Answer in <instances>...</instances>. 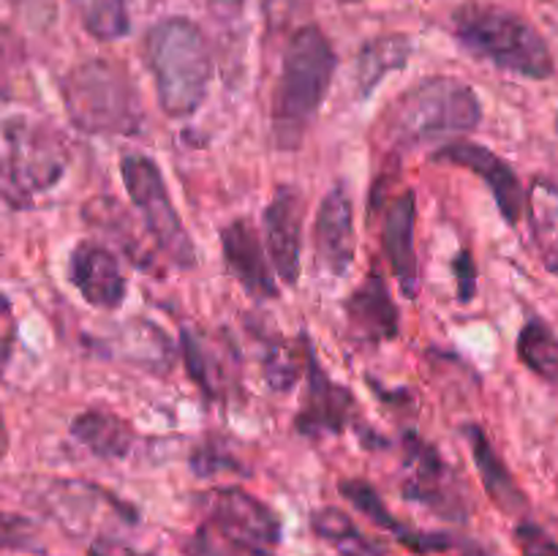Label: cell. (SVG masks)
I'll return each instance as SVG.
<instances>
[{
  "label": "cell",
  "instance_id": "cell-11",
  "mask_svg": "<svg viewBox=\"0 0 558 556\" xmlns=\"http://www.w3.org/2000/svg\"><path fill=\"white\" fill-rule=\"evenodd\" d=\"M316 265L325 276L343 278L352 270L357 234H354V202L343 185L327 191L316 213L314 229Z\"/></svg>",
  "mask_w": 558,
  "mask_h": 556
},
{
  "label": "cell",
  "instance_id": "cell-13",
  "mask_svg": "<svg viewBox=\"0 0 558 556\" xmlns=\"http://www.w3.org/2000/svg\"><path fill=\"white\" fill-rule=\"evenodd\" d=\"M305 202L294 185H281L265 210L267 254L272 270L287 287H294L300 276V251H303Z\"/></svg>",
  "mask_w": 558,
  "mask_h": 556
},
{
  "label": "cell",
  "instance_id": "cell-22",
  "mask_svg": "<svg viewBox=\"0 0 558 556\" xmlns=\"http://www.w3.org/2000/svg\"><path fill=\"white\" fill-rule=\"evenodd\" d=\"M71 436L98 458H125L136 434L123 418L109 409H87L71 423Z\"/></svg>",
  "mask_w": 558,
  "mask_h": 556
},
{
  "label": "cell",
  "instance_id": "cell-32",
  "mask_svg": "<svg viewBox=\"0 0 558 556\" xmlns=\"http://www.w3.org/2000/svg\"><path fill=\"white\" fill-rule=\"evenodd\" d=\"M515 545L521 556H558V540L550 537L543 527L532 521L518 523Z\"/></svg>",
  "mask_w": 558,
  "mask_h": 556
},
{
  "label": "cell",
  "instance_id": "cell-37",
  "mask_svg": "<svg viewBox=\"0 0 558 556\" xmlns=\"http://www.w3.org/2000/svg\"><path fill=\"white\" fill-rule=\"evenodd\" d=\"M243 3L245 0H207L213 14L221 16V20H232V16H238L240 9H243Z\"/></svg>",
  "mask_w": 558,
  "mask_h": 556
},
{
  "label": "cell",
  "instance_id": "cell-35",
  "mask_svg": "<svg viewBox=\"0 0 558 556\" xmlns=\"http://www.w3.org/2000/svg\"><path fill=\"white\" fill-rule=\"evenodd\" d=\"M87 556H156V554L136 551L114 537H96L90 545H87Z\"/></svg>",
  "mask_w": 558,
  "mask_h": 556
},
{
  "label": "cell",
  "instance_id": "cell-6",
  "mask_svg": "<svg viewBox=\"0 0 558 556\" xmlns=\"http://www.w3.org/2000/svg\"><path fill=\"white\" fill-rule=\"evenodd\" d=\"M120 174H123L125 191H129L131 202L140 210L142 221H145L147 234L153 238V245L163 254V259L172 262L174 267L196 265V249L191 240L189 229H185L183 218L178 216L169 196L163 174L153 158L131 153L120 161Z\"/></svg>",
  "mask_w": 558,
  "mask_h": 556
},
{
  "label": "cell",
  "instance_id": "cell-12",
  "mask_svg": "<svg viewBox=\"0 0 558 556\" xmlns=\"http://www.w3.org/2000/svg\"><path fill=\"white\" fill-rule=\"evenodd\" d=\"M434 158L436 161L458 164V167H466L474 174H480L488 183L490 194H494L496 205L501 210V218L512 227L521 221L523 213H526V191H523L515 169L505 158L496 156L485 145H477V142H452V145L436 150Z\"/></svg>",
  "mask_w": 558,
  "mask_h": 556
},
{
  "label": "cell",
  "instance_id": "cell-28",
  "mask_svg": "<svg viewBox=\"0 0 558 556\" xmlns=\"http://www.w3.org/2000/svg\"><path fill=\"white\" fill-rule=\"evenodd\" d=\"M69 3L74 5L82 27L98 41H114L129 33L131 0H69Z\"/></svg>",
  "mask_w": 558,
  "mask_h": 556
},
{
  "label": "cell",
  "instance_id": "cell-10",
  "mask_svg": "<svg viewBox=\"0 0 558 556\" xmlns=\"http://www.w3.org/2000/svg\"><path fill=\"white\" fill-rule=\"evenodd\" d=\"M354 401L352 390L341 382L332 379L319 360L314 358L308 347V358H305V401L300 409L294 428L303 436H338L354 418Z\"/></svg>",
  "mask_w": 558,
  "mask_h": 556
},
{
  "label": "cell",
  "instance_id": "cell-24",
  "mask_svg": "<svg viewBox=\"0 0 558 556\" xmlns=\"http://www.w3.org/2000/svg\"><path fill=\"white\" fill-rule=\"evenodd\" d=\"M412 55V41L407 36H379L363 47L357 58V93L371 96L392 71L403 69Z\"/></svg>",
  "mask_w": 558,
  "mask_h": 556
},
{
  "label": "cell",
  "instance_id": "cell-30",
  "mask_svg": "<svg viewBox=\"0 0 558 556\" xmlns=\"http://www.w3.org/2000/svg\"><path fill=\"white\" fill-rule=\"evenodd\" d=\"M185 554L189 556H272V554H265V551H254V548H245V545L232 543V540L221 537V534L213 532V529L205 527V523L196 529V534L191 537Z\"/></svg>",
  "mask_w": 558,
  "mask_h": 556
},
{
  "label": "cell",
  "instance_id": "cell-5",
  "mask_svg": "<svg viewBox=\"0 0 558 556\" xmlns=\"http://www.w3.org/2000/svg\"><path fill=\"white\" fill-rule=\"evenodd\" d=\"M483 120L477 93L452 76H430L396 98L385 114V134L396 147H417L474 131Z\"/></svg>",
  "mask_w": 558,
  "mask_h": 556
},
{
  "label": "cell",
  "instance_id": "cell-27",
  "mask_svg": "<svg viewBox=\"0 0 558 556\" xmlns=\"http://www.w3.org/2000/svg\"><path fill=\"white\" fill-rule=\"evenodd\" d=\"M518 358L539 379L558 385V336L539 316H532L518 333Z\"/></svg>",
  "mask_w": 558,
  "mask_h": 556
},
{
  "label": "cell",
  "instance_id": "cell-26",
  "mask_svg": "<svg viewBox=\"0 0 558 556\" xmlns=\"http://www.w3.org/2000/svg\"><path fill=\"white\" fill-rule=\"evenodd\" d=\"M311 529L316 537L330 543L341 556H387L381 545H376L368 534L357 529V523L338 507H322L311 516Z\"/></svg>",
  "mask_w": 558,
  "mask_h": 556
},
{
  "label": "cell",
  "instance_id": "cell-21",
  "mask_svg": "<svg viewBox=\"0 0 558 556\" xmlns=\"http://www.w3.org/2000/svg\"><path fill=\"white\" fill-rule=\"evenodd\" d=\"M526 216L534 249L545 270L558 276V183L550 178H534L526 191Z\"/></svg>",
  "mask_w": 558,
  "mask_h": 556
},
{
  "label": "cell",
  "instance_id": "cell-34",
  "mask_svg": "<svg viewBox=\"0 0 558 556\" xmlns=\"http://www.w3.org/2000/svg\"><path fill=\"white\" fill-rule=\"evenodd\" d=\"M452 273H456L458 281V300L472 303L474 294H477V265H474V256L466 249L458 251V256L452 259Z\"/></svg>",
  "mask_w": 558,
  "mask_h": 556
},
{
  "label": "cell",
  "instance_id": "cell-19",
  "mask_svg": "<svg viewBox=\"0 0 558 556\" xmlns=\"http://www.w3.org/2000/svg\"><path fill=\"white\" fill-rule=\"evenodd\" d=\"M343 311L354 336L363 341L381 343L398 336V309L379 270H371V276L349 294Z\"/></svg>",
  "mask_w": 558,
  "mask_h": 556
},
{
  "label": "cell",
  "instance_id": "cell-29",
  "mask_svg": "<svg viewBox=\"0 0 558 556\" xmlns=\"http://www.w3.org/2000/svg\"><path fill=\"white\" fill-rule=\"evenodd\" d=\"M0 551L44 554V540L38 523L20 516V512L0 510Z\"/></svg>",
  "mask_w": 558,
  "mask_h": 556
},
{
  "label": "cell",
  "instance_id": "cell-17",
  "mask_svg": "<svg viewBox=\"0 0 558 556\" xmlns=\"http://www.w3.org/2000/svg\"><path fill=\"white\" fill-rule=\"evenodd\" d=\"M180 349H183L189 376L216 401L232 396L238 387V365L229 343H218L213 336L183 327L180 333Z\"/></svg>",
  "mask_w": 558,
  "mask_h": 556
},
{
  "label": "cell",
  "instance_id": "cell-23",
  "mask_svg": "<svg viewBox=\"0 0 558 556\" xmlns=\"http://www.w3.org/2000/svg\"><path fill=\"white\" fill-rule=\"evenodd\" d=\"M85 218L90 221V227L107 232L109 238L129 254V259L134 262V265H140L142 270H156V259L150 256L153 251L142 243L140 234H136L134 221L125 216V210L118 202L109 200V196H96V200L85 205Z\"/></svg>",
  "mask_w": 558,
  "mask_h": 556
},
{
  "label": "cell",
  "instance_id": "cell-18",
  "mask_svg": "<svg viewBox=\"0 0 558 556\" xmlns=\"http://www.w3.org/2000/svg\"><path fill=\"white\" fill-rule=\"evenodd\" d=\"M338 491H341L343 499L352 501V505L357 507V510L363 512L371 523H376L379 529L390 532L398 543L407 545V548L414 551V554H423V556L445 554V551L452 548L450 534L420 532V529L407 527L403 521H398V518L387 510L385 501H381V496L374 491V485L365 483V480H354V478L341 480V483H338Z\"/></svg>",
  "mask_w": 558,
  "mask_h": 556
},
{
  "label": "cell",
  "instance_id": "cell-40",
  "mask_svg": "<svg viewBox=\"0 0 558 556\" xmlns=\"http://www.w3.org/2000/svg\"><path fill=\"white\" fill-rule=\"evenodd\" d=\"M556 129H558V114H556Z\"/></svg>",
  "mask_w": 558,
  "mask_h": 556
},
{
  "label": "cell",
  "instance_id": "cell-8",
  "mask_svg": "<svg viewBox=\"0 0 558 556\" xmlns=\"http://www.w3.org/2000/svg\"><path fill=\"white\" fill-rule=\"evenodd\" d=\"M403 496L417 501L425 510L447 518V521H466L469 501L445 458L434 445L420 439L414 431L403 434Z\"/></svg>",
  "mask_w": 558,
  "mask_h": 556
},
{
  "label": "cell",
  "instance_id": "cell-38",
  "mask_svg": "<svg viewBox=\"0 0 558 556\" xmlns=\"http://www.w3.org/2000/svg\"><path fill=\"white\" fill-rule=\"evenodd\" d=\"M5 450H9V431H5V420H3V412H0V461H3Z\"/></svg>",
  "mask_w": 558,
  "mask_h": 556
},
{
  "label": "cell",
  "instance_id": "cell-4",
  "mask_svg": "<svg viewBox=\"0 0 558 556\" xmlns=\"http://www.w3.org/2000/svg\"><path fill=\"white\" fill-rule=\"evenodd\" d=\"M65 114L93 136L140 134L145 107L129 71L114 60L93 58L74 65L60 82Z\"/></svg>",
  "mask_w": 558,
  "mask_h": 556
},
{
  "label": "cell",
  "instance_id": "cell-1",
  "mask_svg": "<svg viewBox=\"0 0 558 556\" xmlns=\"http://www.w3.org/2000/svg\"><path fill=\"white\" fill-rule=\"evenodd\" d=\"M336 65V49L316 25L300 27L289 38L272 98V134L281 150L300 147L325 104Z\"/></svg>",
  "mask_w": 558,
  "mask_h": 556
},
{
  "label": "cell",
  "instance_id": "cell-33",
  "mask_svg": "<svg viewBox=\"0 0 558 556\" xmlns=\"http://www.w3.org/2000/svg\"><path fill=\"white\" fill-rule=\"evenodd\" d=\"M16 343V314L9 294H0V376L9 368Z\"/></svg>",
  "mask_w": 558,
  "mask_h": 556
},
{
  "label": "cell",
  "instance_id": "cell-7",
  "mask_svg": "<svg viewBox=\"0 0 558 556\" xmlns=\"http://www.w3.org/2000/svg\"><path fill=\"white\" fill-rule=\"evenodd\" d=\"M0 136L11 180L27 200L60 183L69 167V145L52 125L31 114H11L0 123Z\"/></svg>",
  "mask_w": 558,
  "mask_h": 556
},
{
  "label": "cell",
  "instance_id": "cell-20",
  "mask_svg": "<svg viewBox=\"0 0 558 556\" xmlns=\"http://www.w3.org/2000/svg\"><path fill=\"white\" fill-rule=\"evenodd\" d=\"M463 436L469 442V450H472L474 467H477L480 480H483L485 491H488L490 501L499 507L501 512H510V516H523L529 510V499L521 491V485L515 483L512 472L507 469V463L501 461V456L496 452V447L490 445V439L485 436V431L480 425L469 423L463 425Z\"/></svg>",
  "mask_w": 558,
  "mask_h": 556
},
{
  "label": "cell",
  "instance_id": "cell-15",
  "mask_svg": "<svg viewBox=\"0 0 558 556\" xmlns=\"http://www.w3.org/2000/svg\"><path fill=\"white\" fill-rule=\"evenodd\" d=\"M69 276L76 292L96 309H120L125 300L129 283H125L123 270H120L118 256L101 243L82 240L69 259Z\"/></svg>",
  "mask_w": 558,
  "mask_h": 556
},
{
  "label": "cell",
  "instance_id": "cell-2",
  "mask_svg": "<svg viewBox=\"0 0 558 556\" xmlns=\"http://www.w3.org/2000/svg\"><path fill=\"white\" fill-rule=\"evenodd\" d=\"M145 60L158 104L169 118H191L210 90L213 55L205 33L185 16H169L145 33Z\"/></svg>",
  "mask_w": 558,
  "mask_h": 556
},
{
  "label": "cell",
  "instance_id": "cell-14",
  "mask_svg": "<svg viewBox=\"0 0 558 556\" xmlns=\"http://www.w3.org/2000/svg\"><path fill=\"white\" fill-rule=\"evenodd\" d=\"M414 227H417V196L412 189L401 191L390 205L385 207L381 221V249H385L390 270L398 287L409 300L420 292V265L414 251Z\"/></svg>",
  "mask_w": 558,
  "mask_h": 556
},
{
  "label": "cell",
  "instance_id": "cell-16",
  "mask_svg": "<svg viewBox=\"0 0 558 556\" xmlns=\"http://www.w3.org/2000/svg\"><path fill=\"white\" fill-rule=\"evenodd\" d=\"M221 245L229 273L238 278V283L251 298H278V281L270 259L265 254V245H262L259 234H256V229L245 218H238V221L223 227Z\"/></svg>",
  "mask_w": 558,
  "mask_h": 556
},
{
  "label": "cell",
  "instance_id": "cell-31",
  "mask_svg": "<svg viewBox=\"0 0 558 556\" xmlns=\"http://www.w3.org/2000/svg\"><path fill=\"white\" fill-rule=\"evenodd\" d=\"M191 467L196 469L199 478H210V474H218L221 469H229V472H243L238 458L229 456V450L218 439H207L205 445L196 447L194 456H191Z\"/></svg>",
  "mask_w": 558,
  "mask_h": 556
},
{
  "label": "cell",
  "instance_id": "cell-25",
  "mask_svg": "<svg viewBox=\"0 0 558 556\" xmlns=\"http://www.w3.org/2000/svg\"><path fill=\"white\" fill-rule=\"evenodd\" d=\"M305 358H308V347H298V343L287 341L276 333H270V336L259 333V363L270 390H292L300 379V371L305 368Z\"/></svg>",
  "mask_w": 558,
  "mask_h": 556
},
{
  "label": "cell",
  "instance_id": "cell-3",
  "mask_svg": "<svg viewBox=\"0 0 558 556\" xmlns=\"http://www.w3.org/2000/svg\"><path fill=\"white\" fill-rule=\"evenodd\" d=\"M450 22L458 44L466 47L474 58L488 60L496 69L526 80L554 76V55L543 33L515 11L485 0H469L452 11Z\"/></svg>",
  "mask_w": 558,
  "mask_h": 556
},
{
  "label": "cell",
  "instance_id": "cell-9",
  "mask_svg": "<svg viewBox=\"0 0 558 556\" xmlns=\"http://www.w3.org/2000/svg\"><path fill=\"white\" fill-rule=\"evenodd\" d=\"M199 505L205 512L202 523L232 543L265 551V554H272V548L281 543V518L248 491L223 485V488L207 491Z\"/></svg>",
  "mask_w": 558,
  "mask_h": 556
},
{
  "label": "cell",
  "instance_id": "cell-39",
  "mask_svg": "<svg viewBox=\"0 0 558 556\" xmlns=\"http://www.w3.org/2000/svg\"><path fill=\"white\" fill-rule=\"evenodd\" d=\"M341 3H357V0H341Z\"/></svg>",
  "mask_w": 558,
  "mask_h": 556
},
{
  "label": "cell",
  "instance_id": "cell-36",
  "mask_svg": "<svg viewBox=\"0 0 558 556\" xmlns=\"http://www.w3.org/2000/svg\"><path fill=\"white\" fill-rule=\"evenodd\" d=\"M0 202L9 207H16V210L31 205V200H27V196L16 189L14 180H11V172H9V167H5L3 156H0Z\"/></svg>",
  "mask_w": 558,
  "mask_h": 556
}]
</instances>
